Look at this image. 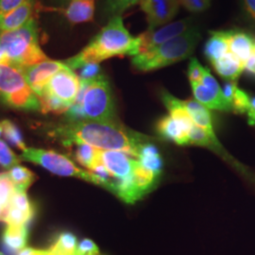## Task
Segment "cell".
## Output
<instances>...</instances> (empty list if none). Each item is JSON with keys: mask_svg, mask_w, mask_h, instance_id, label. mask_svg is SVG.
Listing matches in <instances>:
<instances>
[{"mask_svg": "<svg viewBox=\"0 0 255 255\" xmlns=\"http://www.w3.org/2000/svg\"><path fill=\"white\" fill-rule=\"evenodd\" d=\"M161 97H162V101L164 102V106L166 107V109L168 110L170 116L175 120L180 122L182 127L184 128V129L188 133H190L192 128L195 124L184 106V101L175 98L168 92H163Z\"/></svg>", "mask_w": 255, "mask_h": 255, "instance_id": "21", "label": "cell"}, {"mask_svg": "<svg viewBox=\"0 0 255 255\" xmlns=\"http://www.w3.org/2000/svg\"><path fill=\"white\" fill-rule=\"evenodd\" d=\"M64 63L48 59L44 62L27 66L20 71L24 75L30 88L35 92L37 96H39L46 87L49 80L58 71L64 68Z\"/></svg>", "mask_w": 255, "mask_h": 255, "instance_id": "12", "label": "cell"}, {"mask_svg": "<svg viewBox=\"0 0 255 255\" xmlns=\"http://www.w3.org/2000/svg\"><path fill=\"white\" fill-rule=\"evenodd\" d=\"M141 0H104L103 4V13L107 17L119 16L130 9L134 5L140 3Z\"/></svg>", "mask_w": 255, "mask_h": 255, "instance_id": "28", "label": "cell"}, {"mask_svg": "<svg viewBox=\"0 0 255 255\" xmlns=\"http://www.w3.org/2000/svg\"><path fill=\"white\" fill-rule=\"evenodd\" d=\"M95 9L96 0H70L63 13L71 24H82L93 21Z\"/></svg>", "mask_w": 255, "mask_h": 255, "instance_id": "15", "label": "cell"}, {"mask_svg": "<svg viewBox=\"0 0 255 255\" xmlns=\"http://www.w3.org/2000/svg\"><path fill=\"white\" fill-rule=\"evenodd\" d=\"M255 44V38L245 31L235 29L230 30V52L235 55L244 64L251 57Z\"/></svg>", "mask_w": 255, "mask_h": 255, "instance_id": "17", "label": "cell"}, {"mask_svg": "<svg viewBox=\"0 0 255 255\" xmlns=\"http://www.w3.org/2000/svg\"><path fill=\"white\" fill-rule=\"evenodd\" d=\"M205 71H206V68L202 66V64L196 58H192L190 63L188 64V70H187V76L190 83L201 82L205 74Z\"/></svg>", "mask_w": 255, "mask_h": 255, "instance_id": "34", "label": "cell"}, {"mask_svg": "<svg viewBox=\"0 0 255 255\" xmlns=\"http://www.w3.org/2000/svg\"><path fill=\"white\" fill-rule=\"evenodd\" d=\"M157 129L162 136L173 141L178 145L189 144V133L182 127V124L171 116H166L160 119Z\"/></svg>", "mask_w": 255, "mask_h": 255, "instance_id": "19", "label": "cell"}, {"mask_svg": "<svg viewBox=\"0 0 255 255\" xmlns=\"http://www.w3.org/2000/svg\"><path fill=\"white\" fill-rule=\"evenodd\" d=\"M75 255H102L97 244L88 238L82 240L76 251Z\"/></svg>", "mask_w": 255, "mask_h": 255, "instance_id": "36", "label": "cell"}, {"mask_svg": "<svg viewBox=\"0 0 255 255\" xmlns=\"http://www.w3.org/2000/svg\"><path fill=\"white\" fill-rule=\"evenodd\" d=\"M48 60L39 44L35 19L10 31H0V64L23 68Z\"/></svg>", "mask_w": 255, "mask_h": 255, "instance_id": "3", "label": "cell"}, {"mask_svg": "<svg viewBox=\"0 0 255 255\" xmlns=\"http://www.w3.org/2000/svg\"><path fill=\"white\" fill-rule=\"evenodd\" d=\"M34 0H27L17 9L0 12V31H10L23 27L32 18Z\"/></svg>", "mask_w": 255, "mask_h": 255, "instance_id": "14", "label": "cell"}, {"mask_svg": "<svg viewBox=\"0 0 255 255\" xmlns=\"http://www.w3.org/2000/svg\"><path fill=\"white\" fill-rule=\"evenodd\" d=\"M48 250H37L33 248H25L17 255H47Z\"/></svg>", "mask_w": 255, "mask_h": 255, "instance_id": "41", "label": "cell"}, {"mask_svg": "<svg viewBox=\"0 0 255 255\" xmlns=\"http://www.w3.org/2000/svg\"><path fill=\"white\" fill-rule=\"evenodd\" d=\"M248 116V120L251 125H255V97L251 98V102H250V107L247 112Z\"/></svg>", "mask_w": 255, "mask_h": 255, "instance_id": "42", "label": "cell"}, {"mask_svg": "<svg viewBox=\"0 0 255 255\" xmlns=\"http://www.w3.org/2000/svg\"><path fill=\"white\" fill-rule=\"evenodd\" d=\"M160 176L161 174L156 173L145 168L138 161L136 166L131 174V181L138 201L154 188L159 182Z\"/></svg>", "mask_w": 255, "mask_h": 255, "instance_id": "16", "label": "cell"}, {"mask_svg": "<svg viewBox=\"0 0 255 255\" xmlns=\"http://www.w3.org/2000/svg\"><path fill=\"white\" fill-rule=\"evenodd\" d=\"M180 4L185 9L193 13L202 12L209 9L212 0H179Z\"/></svg>", "mask_w": 255, "mask_h": 255, "instance_id": "35", "label": "cell"}, {"mask_svg": "<svg viewBox=\"0 0 255 255\" xmlns=\"http://www.w3.org/2000/svg\"><path fill=\"white\" fill-rule=\"evenodd\" d=\"M20 159L14 154L6 143L0 140V165L6 169H10L18 165Z\"/></svg>", "mask_w": 255, "mask_h": 255, "instance_id": "32", "label": "cell"}, {"mask_svg": "<svg viewBox=\"0 0 255 255\" xmlns=\"http://www.w3.org/2000/svg\"><path fill=\"white\" fill-rule=\"evenodd\" d=\"M14 192V184L9 179L8 173L0 174V209L4 211L5 215L9 208Z\"/></svg>", "mask_w": 255, "mask_h": 255, "instance_id": "29", "label": "cell"}, {"mask_svg": "<svg viewBox=\"0 0 255 255\" xmlns=\"http://www.w3.org/2000/svg\"><path fill=\"white\" fill-rule=\"evenodd\" d=\"M74 104L81 106L83 120L115 121L116 119L112 88L102 74L92 81L81 80V88Z\"/></svg>", "mask_w": 255, "mask_h": 255, "instance_id": "5", "label": "cell"}, {"mask_svg": "<svg viewBox=\"0 0 255 255\" xmlns=\"http://www.w3.org/2000/svg\"><path fill=\"white\" fill-rule=\"evenodd\" d=\"M189 144L198 146H219L216 136H211L203 128L194 125L189 133Z\"/></svg>", "mask_w": 255, "mask_h": 255, "instance_id": "31", "label": "cell"}, {"mask_svg": "<svg viewBox=\"0 0 255 255\" xmlns=\"http://www.w3.org/2000/svg\"><path fill=\"white\" fill-rule=\"evenodd\" d=\"M251 98L246 92L237 87L233 99V111L237 114H247L250 107Z\"/></svg>", "mask_w": 255, "mask_h": 255, "instance_id": "33", "label": "cell"}, {"mask_svg": "<svg viewBox=\"0 0 255 255\" xmlns=\"http://www.w3.org/2000/svg\"><path fill=\"white\" fill-rule=\"evenodd\" d=\"M0 99L15 109L41 111L40 100L23 73L7 64H0Z\"/></svg>", "mask_w": 255, "mask_h": 255, "instance_id": "7", "label": "cell"}, {"mask_svg": "<svg viewBox=\"0 0 255 255\" xmlns=\"http://www.w3.org/2000/svg\"><path fill=\"white\" fill-rule=\"evenodd\" d=\"M138 161L146 169L161 174L163 168V159L157 146L149 143L148 141L141 147Z\"/></svg>", "mask_w": 255, "mask_h": 255, "instance_id": "24", "label": "cell"}, {"mask_svg": "<svg viewBox=\"0 0 255 255\" xmlns=\"http://www.w3.org/2000/svg\"><path fill=\"white\" fill-rule=\"evenodd\" d=\"M27 237V226L7 225L2 235V243L7 252L14 255L26 248Z\"/></svg>", "mask_w": 255, "mask_h": 255, "instance_id": "20", "label": "cell"}, {"mask_svg": "<svg viewBox=\"0 0 255 255\" xmlns=\"http://www.w3.org/2000/svg\"><path fill=\"white\" fill-rule=\"evenodd\" d=\"M237 87L238 86H237L236 82L229 81L224 84V86L222 88L223 96H224L225 100L232 105V107H233V99H234V96H235V93H236Z\"/></svg>", "mask_w": 255, "mask_h": 255, "instance_id": "40", "label": "cell"}, {"mask_svg": "<svg viewBox=\"0 0 255 255\" xmlns=\"http://www.w3.org/2000/svg\"><path fill=\"white\" fill-rule=\"evenodd\" d=\"M64 1H65V2H69L70 0H64Z\"/></svg>", "mask_w": 255, "mask_h": 255, "instance_id": "47", "label": "cell"}, {"mask_svg": "<svg viewBox=\"0 0 255 255\" xmlns=\"http://www.w3.org/2000/svg\"><path fill=\"white\" fill-rule=\"evenodd\" d=\"M140 9L146 14L148 30L169 24L180 9L179 0H141Z\"/></svg>", "mask_w": 255, "mask_h": 255, "instance_id": "10", "label": "cell"}, {"mask_svg": "<svg viewBox=\"0 0 255 255\" xmlns=\"http://www.w3.org/2000/svg\"><path fill=\"white\" fill-rule=\"evenodd\" d=\"M101 68L100 64H85L81 68L80 79L83 81H92L101 75Z\"/></svg>", "mask_w": 255, "mask_h": 255, "instance_id": "37", "label": "cell"}, {"mask_svg": "<svg viewBox=\"0 0 255 255\" xmlns=\"http://www.w3.org/2000/svg\"><path fill=\"white\" fill-rule=\"evenodd\" d=\"M27 0H0V12H8L17 9Z\"/></svg>", "mask_w": 255, "mask_h": 255, "instance_id": "38", "label": "cell"}, {"mask_svg": "<svg viewBox=\"0 0 255 255\" xmlns=\"http://www.w3.org/2000/svg\"><path fill=\"white\" fill-rule=\"evenodd\" d=\"M78 245L77 237L74 234L64 232L60 234L49 250L53 255H75Z\"/></svg>", "mask_w": 255, "mask_h": 255, "instance_id": "25", "label": "cell"}, {"mask_svg": "<svg viewBox=\"0 0 255 255\" xmlns=\"http://www.w3.org/2000/svg\"><path fill=\"white\" fill-rule=\"evenodd\" d=\"M80 88V78L74 73L73 69L65 64L64 68L58 71L49 80L42 93L54 97L71 108L77 100Z\"/></svg>", "mask_w": 255, "mask_h": 255, "instance_id": "8", "label": "cell"}, {"mask_svg": "<svg viewBox=\"0 0 255 255\" xmlns=\"http://www.w3.org/2000/svg\"><path fill=\"white\" fill-rule=\"evenodd\" d=\"M99 159L110 175L117 180H122L131 175L138 163V160L130 158L127 153L116 150L100 149Z\"/></svg>", "mask_w": 255, "mask_h": 255, "instance_id": "13", "label": "cell"}, {"mask_svg": "<svg viewBox=\"0 0 255 255\" xmlns=\"http://www.w3.org/2000/svg\"><path fill=\"white\" fill-rule=\"evenodd\" d=\"M245 16L255 24V0H241Z\"/></svg>", "mask_w": 255, "mask_h": 255, "instance_id": "39", "label": "cell"}, {"mask_svg": "<svg viewBox=\"0 0 255 255\" xmlns=\"http://www.w3.org/2000/svg\"><path fill=\"white\" fill-rule=\"evenodd\" d=\"M0 255H3V254H2V253H0Z\"/></svg>", "mask_w": 255, "mask_h": 255, "instance_id": "48", "label": "cell"}, {"mask_svg": "<svg viewBox=\"0 0 255 255\" xmlns=\"http://www.w3.org/2000/svg\"><path fill=\"white\" fill-rule=\"evenodd\" d=\"M184 106L191 117L194 124L203 128L211 136H216L212 125V118L209 110L196 100L184 101Z\"/></svg>", "mask_w": 255, "mask_h": 255, "instance_id": "23", "label": "cell"}, {"mask_svg": "<svg viewBox=\"0 0 255 255\" xmlns=\"http://www.w3.org/2000/svg\"><path fill=\"white\" fill-rule=\"evenodd\" d=\"M99 153L100 149L86 144H81L78 145L77 147L76 159L80 164L92 171L95 166L100 163Z\"/></svg>", "mask_w": 255, "mask_h": 255, "instance_id": "27", "label": "cell"}, {"mask_svg": "<svg viewBox=\"0 0 255 255\" xmlns=\"http://www.w3.org/2000/svg\"><path fill=\"white\" fill-rule=\"evenodd\" d=\"M4 217H5V213H4V211H2V210L0 209V220H3V219H4Z\"/></svg>", "mask_w": 255, "mask_h": 255, "instance_id": "44", "label": "cell"}, {"mask_svg": "<svg viewBox=\"0 0 255 255\" xmlns=\"http://www.w3.org/2000/svg\"><path fill=\"white\" fill-rule=\"evenodd\" d=\"M20 158L24 161L39 164L45 167L46 170L50 171L51 173L64 177L79 178L86 182L100 185L108 191L115 193L116 180H113L112 182L104 181L97 174L79 168L69 158L53 150L29 147L23 150V153Z\"/></svg>", "mask_w": 255, "mask_h": 255, "instance_id": "6", "label": "cell"}, {"mask_svg": "<svg viewBox=\"0 0 255 255\" xmlns=\"http://www.w3.org/2000/svg\"><path fill=\"white\" fill-rule=\"evenodd\" d=\"M195 100L209 109L223 112L233 111L232 105L225 100L219 82L206 68L201 82L191 83Z\"/></svg>", "mask_w": 255, "mask_h": 255, "instance_id": "9", "label": "cell"}, {"mask_svg": "<svg viewBox=\"0 0 255 255\" xmlns=\"http://www.w3.org/2000/svg\"><path fill=\"white\" fill-rule=\"evenodd\" d=\"M245 69L247 71H249L250 73L255 74V44L251 57L245 63Z\"/></svg>", "mask_w": 255, "mask_h": 255, "instance_id": "43", "label": "cell"}, {"mask_svg": "<svg viewBox=\"0 0 255 255\" xmlns=\"http://www.w3.org/2000/svg\"><path fill=\"white\" fill-rule=\"evenodd\" d=\"M9 179L13 182L15 190L27 191V188L35 181L36 177L32 171L24 166L15 165L9 169Z\"/></svg>", "mask_w": 255, "mask_h": 255, "instance_id": "26", "label": "cell"}, {"mask_svg": "<svg viewBox=\"0 0 255 255\" xmlns=\"http://www.w3.org/2000/svg\"><path fill=\"white\" fill-rule=\"evenodd\" d=\"M212 65L220 77L232 82H236L245 69L244 63L231 52L222 56Z\"/></svg>", "mask_w": 255, "mask_h": 255, "instance_id": "22", "label": "cell"}, {"mask_svg": "<svg viewBox=\"0 0 255 255\" xmlns=\"http://www.w3.org/2000/svg\"><path fill=\"white\" fill-rule=\"evenodd\" d=\"M1 125L3 129V134L9 141V143L22 150H25L27 148L19 128L13 122L9 120H3L1 122Z\"/></svg>", "mask_w": 255, "mask_h": 255, "instance_id": "30", "label": "cell"}, {"mask_svg": "<svg viewBox=\"0 0 255 255\" xmlns=\"http://www.w3.org/2000/svg\"><path fill=\"white\" fill-rule=\"evenodd\" d=\"M3 134V129H2V125H1V122H0V137Z\"/></svg>", "mask_w": 255, "mask_h": 255, "instance_id": "45", "label": "cell"}, {"mask_svg": "<svg viewBox=\"0 0 255 255\" xmlns=\"http://www.w3.org/2000/svg\"><path fill=\"white\" fill-rule=\"evenodd\" d=\"M47 255H53L52 254H51V252H50V250H48V254H47Z\"/></svg>", "mask_w": 255, "mask_h": 255, "instance_id": "46", "label": "cell"}, {"mask_svg": "<svg viewBox=\"0 0 255 255\" xmlns=\"http://www.w3.org/2000/svg\"><path fill=\"white\" fill-rule=\"evenodd\" d=\"M201 38L199 28L191 27L182 35L132 57L131 64L139 71L148 72L176 64L191 56Z\"/></svg>", "mask_w": 255, "mask_h": 255, "instance_id": "4", "label": "cell"}, {"mask_svg": "<svg viewBox=\"0 0 255 255\" xmlns=\"http://www.w3.org/2000/svg\"><path fill=\"white\" fill-rule=\"evenodd\" d=\"M230 30L210 31L209 39L204 46V56L211 64H214L222 56L230 52Z\"/></svg>", "mask_w": 255, "mask_h": 255, "instance_id": "18", "label": "cell"}, {"mask_svg": "<svg viewBox=\"0 0 255 255\" xmlns=\"http://www.w3.org/2000/svg\"><path fill=\"white\" fill-rule=\"evenodd\" d=\"M141 49V38L133 37L124 25L122 16H114L108 24L77 55L64 61L71 69L88 64H100L113 57H134Z\"/></svg>", "mask_w": 255, "mask_h": 255, "instance_id": "2", "label": "cell"}, {"mask_svg": "<svg viewBox=\"0 0 255 255\" xmlns=\"http://www.w3.org/2000/svg\"><path fill=\"white\" fill-rule=\"evenodd\" d=\"M191 27H193L192 19L185 18L166 24L158 29H147L146 32L139 35L141 38V49L139 53L146 52L156 46H161L165 42L185 33Z\"/></svg>", "mask_w": 255, "mask_h": 255, "instance_id": "11", "label": "cell"}, {"mask_svg": "<svg viewBox=\"0 0 255 255\" xmlns=\"http://www.w3.org/2000/svg\"><path fill=\"white\" fill-rule=\"evenodd\" d=\"M65 146L86 144L101 150L122 151L137 158L148 138L122 126L116 121H67L49 132Z\"/></svg>", "mask_w": 255, "mask_h": 255, "instance_id": "1", "label": "cell"}]
</instances>
